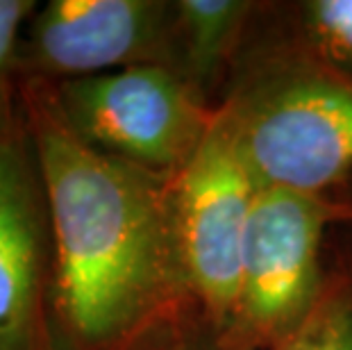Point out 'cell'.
Masks as SVG:
<instances>
[{"label": "cell", "instance_id": "cell-1", "mask_svg": "<svg viewBox=\"0 0 352 350\" xmlns=\"http://www.w3.org/2000/svg\"><path fill=\"white\" fill-rule=\"evenodd\" d=\"M52 237V305L76 350H123L177 309L186 287L173 177L80 139L50 85H21Z\"/></svg>", "mask_w": 352, "mask_h": 350}, {"label": "cell", "instance_id": "cell-2", "mask_svg": "<svg viewBox=\"0 0 352 350\" xmlns=\"http://www.w3.org/2000/svg\"><path fill=\"white\" fill-rule=\"evenodd\" d=\"M223 107L259 187L325 196L352 171V73L318 55L268 64Z\"/></svg>", "mask_w": 352, "mask_h": 350}, {"label": "cell", "instance_id": "cell-3", "mask_svg": "<svg viewBox=\"0 0 352 350\" xmlns=\"http://www.w3.org/2000/svg\"><path fill=\"white\" fill-rule=\"evenodd\" d=\"M48 85L80 139L164 177L177 175L189 164L219 109L209 107L202 89L166 64H139Z\"/></svg>", "mask_w": 352, "mask_h": 350}, {"label": "cell", "instance_id": "cell-4", "mask_svg": "<svg viewBox=\"0 0 352 350\" xmlns=\"http://www.w3.org/2000/svg\"><path fill=\"white\" fill-rule=\"evenodd\" d=\"M334 221L339 200L259 187L234 307L214 350H273L305 321L325 287L320 243Z\"/></svg>", "mask_w": 352, "mask_h": 350}, {"label": "cell", "instance_id": "cell-5", "mask_svg": "<svg viewBox=\"0 0 352 350\" xmlns=\"http://www.w3.org/2000/svg\"><path fill=\"white\" fill-rule=\"evenodd\" d=\"M259 182L245 162L226 107L189 164L173 175V221L189 294L216 330L228 323L241 275Z\"/></svg>", "mask_w": 352, "mask_h": 350}, {"label": "cell", "instance_id": "cell-6", "mask_svg": "<svg viewBox=\"0 0 352 350\" xmlns=\"http://www.w3.org/2000/svg\"><path fill=\"white\" fill-rule=\"evenodd\" d=\"M139 64L173 66V5L50 0L28 19L16 57L19 76L41 82L91 78Z\"/></svg>", "mask_w": 352, "mask_h": 350}, {"label": "cell", "instance_id": "cell-7", "mask_svg": "<svg viewBox=\"0 0 352 350\" xmlns=\"http://www.w3.org/2000/svg\"><path fill=\"white\" fill-rule=\"evenodd\" d=\"M48 210L28 128L0 135V350H39Z\"/></svg>", "mask_w": 352, "mask_h": 350}, {"label": "cell", "instance_id": "cell-8", "mask_svg": "<svg viewBox=\"0 0 352 350\" xmlns=\"http://www.w3.org/2000/svg\"><path fill=\"white\" fill-rule=\"evenodd\" d=\"M250 12L241 0L173 3V66L202 89L236 48Z\"/></svg>", "mask_w": 352, "mask_h": 350}, {"label": "cell", "instance_id": "cell-9", "mask_svg": "<svg viewBox=\"0 0 352 350\" xmlns=\"http://www.w3.org/2000/svg\"><path fill=\"white\" fill-rule=\"evenodd\" d=\"M273 350H352V287L325 282L305 321Z\"/></svg>", "mask_w": 352, "mask_h": 350}, {"label": "cell", "instance_id": "cell-10", "mask_svg": "<svg viewBox=\"0 0 352 350\" xmlns=\"http://www.w3.org/2000/svg\"><path fill=\"white\" fill-rule=\"evenodd\" d=\"M302 19L314 55L352 73V0H311Z\"/></svg>", "mask_w": 352, "mask_h": 350}, {"label": "cell", "instance_id": "cell-11", "mask_svg": "<svg viewBox=\"0 0 352 350\" xmlns=\"http://www.w3.org/2000/svg\"><path fill=\"white\" fill-rule=\"evenodd\" d=\"M34 10V0H0V135H7L16 128L14 76H19V41Z\"/></svg>", "mask_w": 352, "mask_h": 350}, {"label": "cell", "instance_id": "cell-12", "mask_svg": "<svg viewBox=\"0 0 352 350\" xmlns=\"http://www.w3.org/2000/svg\"><path fill=\"white\" fill-rule=\"evenodd\" d=\"M339 207H341V221H350L352 223V200H339Z\"/></svg>", "mask_w": 352, "mask_h": 350}, {"label": "cell", "instance_id": "cell-13", "mask_svg": "<svg viewBox=\"0 0 352 350\" xmlns=\"http://www.w3.org/2000/svg\"><path fill=\"white\" fill-rule=\"evenodd\" d=\"M168 350H193V348H189V346H175V348H168Z\"/></svg>", "mask_w": 352, "mask_h": 350}]
</instances>
